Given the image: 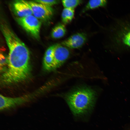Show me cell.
Returning a JSON list of instances; mask_svg holds the SVG:
<instances>
[{
    "label": "cell",
    "instance_id": "cell-1",
    "mask_svg": "<svg viewBox=\"0 0 130 130\" xmlns=\"http://www.w3.org/2000/svg\"><path fill=\"white\" fill-rule=\"evenodd\" d=\"M7 69L2 74V81L6 84L17 83L27 79L30 73V56L26 46L14 44L9 48Z\"/></svg>",
    "mask_w": 130,
    "mask_h": 130
},
{
    "label": "cell",
    "instance_id": "cell-2",
    "mask_svg": "<svg viewBox=\"0 0 130 130\" xmlns=\"http://www.w3.org/2000/svg\"><path fill=\"white\" fill-rule=\"evenodd\" d=\"M104 31L106 48L130 51V13L112 17Z\"/></svg>",
    "mask_w": 130,
    "mask_h": 130
},
{
    "label": "cell",
    "instance_id": "cell-3",
    "mask_svg": "<svg viewBox=\"0 0 130 130\" xmlns=\"http://www.w3.org/2000/svg\"><path fill=\"white\" fill-rule=\"evenodd\" d=\"M96 94L87 88H79L68 94L65 98L73 113L79 116L84 114L92 108Z\"/></svg>",
    "mask_w": 130,
    "mask_h": 130
},
{
    "label": "cell",
    "instance_id": "cell-4",
    "mask_svg": "<svg viewBox=\"0 0 130 130\" xmlns=\"http://www.w3.org/2000/svg\"><path fill=\"white\" fill-rule=\"evenodd\" d=\"M17 19L18 23L26 31L35 38H39L41 23L38 19L32 15Z\"/></svg>",
    "mask_w": 130,
    "mask_h": 130
},
{
    "label": "cell",
    "instance_id": "cell-5",
    "mask_svg": "<svg viewBox=\"0 0 130 130\" xmlns=\"http://www.w3.org/2000/svg\"><path fill=\"white\" fill-rule=\"evenodd\" d=\"M26 1L31 8L33 15L38 19L47 20L52 17L53 11L51 6L34 1Z\"/></svg>",
    "mask_w": 130,
    "mask_h": 130
},
{
    "label": "cell",
    "instance_id": "cell-6",
    "mask_svg": "<svg viewBox=\"0 0 130 130\" xmlns=\"http://www.w3.org/2000/svg\"><path fill=\"white\" fill-rule=\"evenodd\" d=\"M29 98L27 96L12 98L0 95V110L3 111L15 108L27 102Z\"/></svg>",
    "mask_w": 130,
    "mask_h": 130
},
{
    "label": "cell",
    "instance_id": "cell-7",
    "mask_svg": "<svg viewBox=\"0 0 130 130\" xmlns=\"http://www.w3.org/2000/svg\"><path fill=\"white\" fill-rule=\"evenodd\" d=\"M86 37L84 34L78 33L74 34L64 41L62 45L71 49H76L80 47L85 43Z\"/></svg>",
    "mask_w": 130,
    "mask_h": 130
},
{
    "label": "cell",
    "instance_id": "cell-8",
    "mask_svg": "<svg viewBox=\"0 0 130 130\" xmlns=\"http://www.w3.org/2000/svg\"><path fill=\"white\" fill-rule=\"evenodd\" d=\"M70 52L67 47L62 44L55 45L53 56L57 68L67 59Z\"/></svg>",
    "mask_w": 130,
    "mask_h": 130
},
{
    "label": "cell",
    "instance_id": "cell-9",
    "mask_svg": "<svg viewBox=\"0 0 130 130\" xmlns=\"http://www.w3.org/2000/svg\"><path fill=\"white\" fill-rule=\"evenodd\" d=\"M14 10L19 18L32 15L31 8L26 1L16 0L13 4Z\"/></svg>",
    "mask_w": 130,
    "mask_h": 130
},
{
    "label": "cell",
    "instance_id": "cell-10",
    "mask_svg": "<svg viewBox=\"0 0 130 130\" xmlns=\"http://www.w3.org/2000/svg\"><path fill=\"white\" fill-rule=\"evenodd\" d=\"M66 32V29L64 25L59 24L56 26L52 29L51 36L54 39H60L65 35Z\"/></svg>",
    "mask_w": 130,
    "mask_h": 130
},
{
    "label": "cell",
    "instance_id": "cell-11",
    "mask_svg": "<svg viewBox=\"0 0 130 130\" xmlns=\"http://www.w3.org/2000/svg\"><path fill=\"white\" fill-rule=\"evenodd\" d=\"M108 3L105 0H89L86 5V10L95 9L99 7H105Z\"/></svg>",
    "mask_w": 130,
    "mask_h": 130
},
{
    "label": "cell",
    "instance_id": "cell-12",
    "mask_svg": "<svg viewBox=\"0 0 130 130\" xmlns=\"http://www.w3.org/2000/svg\"><path fill=\"white\" fill-rule=\"evenodd\" d=\"M53 55H44L43 64L45 69L47 70H52L57 68Z\"/></svg>",
    "mask_w": 130,
    "mask_h": 130
},
{
    "label": "cell",
    "instance_id": "cell-13",
    "mask_svg": "<svg viewBox=\"0 0 130 130\" xmlns=\"http://www.w3.org/2000/svg\"><path fill=\"white\" fill-rule=\"evenodd\" d=\"M74 14V9L64 8L61 14L62 20L65 24L71 22L73 19Z\"/></svg>",
    "mask_w": 130,
    "mask_h": 130
},
{
    "label": "cell",
    "instance_id": "cell-14",
    "mask_svg": "<svg viewBox=\"0 0 130 130\" xmlns=\"http://www.w3.org/2000/svg\"><path fill=\"white\" fill-rule=\"evenodd\" d=\"M82 2L80 0H62L64 8L74 9Z\"/></svg>",
    "mask_w": 130,
    "mask_h": 130
},
{
    "label": "cell",
    "instance_id": "cell-15",
    "mask_svg": "<svg viewBox=\"0 0 130 130\" xmlns=\"http://www.w3.org/2000/svg\"><path fill=\"white\" fill-rule=\"evenodd\" d=\"M34 1L50 6L59 2V0H38Z\"/></svg>",
    "mask_w": 130,
    "mask_h": 130
}]
</instances>
